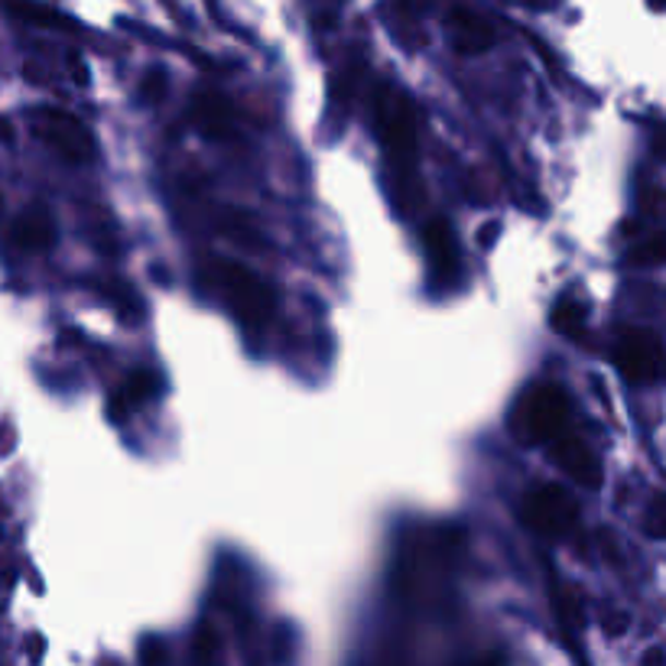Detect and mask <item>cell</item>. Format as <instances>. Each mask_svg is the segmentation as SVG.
I'll use <instances>...</instances> for the list:
<instances>
[{
	"label": "cell",
	"mask_w": 666,
	"mask_h": 666,
	"mask_svg": "<svg viewBox=\"0 0 666 666\" xmlns=\"http://www.w3.org/2000/svg\"><path fill=\"white\" fill-rule=\"evenodd\" d=\"M209 280L218 286V293L228 299L231 312L245 325H264L266 319L273 316L276 296L254 270H248L238 261H215L209 266Z\"/></svg>",
	"instance_id": "cell-1"
},
{
	"label": "cell",
	"mask_w": 666,
	"mask_h": 666,
	"mask_svg": "<svg viewBox=\"0 0 666 666\" xmlns=\"http://www.w3.org/2000/svg\"><path fill=\"white\" fill-rule=\"evenodd\" d=\"M374 124H378V136L384 140L391 159L400 169L413 166L416 159V115L409 98L394 88V85H381L374 95Z\"/></svg>",
	"instance_id": "cell-2"
},
{
	"label": "cell",
	"mask_w": 666,
	"mask_h": 666,
	"mask_svg": "<svg viewBox=\"0 0 666 666\" xmlns=\"http://www.w3.org/2000/svg\"><path fill=\"white\" fill-rule=\"evenodd\" d=\"M511 423L524 442H549L569 423V397L552 384H536L518 400Z\"/></svg>",
	"instance_id": "cell-3"
},
{
	"label": "cell",
	"mask_w": 666,
	"mask_h": 666,
	"mask_svg": "<svg viewBox=\"0 0 666 666\" xmlns=\"http://www.w3.org/2000/svg\"><path fill=\"white\" fill-rule=\"evenodd\" d=\"M33 133L46 140L62 159L69 163H92L95 159V136L92 131L62 108L33 111Z\"/></svg>",
	"instance_id": "cell-4"
},
{
	"label": "cell",
	"mask_w": 666,
	"mask_h": 666,
	"mask_svg": "<svg viewBox=\"0 0 666 666\" xmlns=\"http://www.w3.org/2000/svg\"><path fill=\"white\" fill-rule=\"evenodd\" d=\"M521 514H524L531 531H536L539 536H549V539L569 536L575 521H579V508H575L572 495L566 488H559V485L533 488L531 495L524 498Z\"/></svg>",
	"instance_id": "cell-5"
},
{
	"label": "cell",
	"mask_w": 666,
	"mask_h": 666,
	"mask_svg": "<svg viewBox=\"0 0 666 666\" xmlns=\"http://www.w3.org/2000/svg\"><path fill=\"white\" fill-rule=\"evenodd\" d=\"M618 368L631 384H657L664 374V345L647 329H631L618 345Z\"/></svg>",
	"instance_id": "cell-6"
},
{
	"label": "cell",
	"mask_w": 666,
	"mask_h": 666,
	"mask_svg": "<svg viewBox=\"0 0 666 666\" xmlns=\"http://www.w3.org/2000/svg\"><path fill=\"white\" fill-rule=\"evenodd\" d=\"M549 445V459H552V465L556 468H562L575 485H582V488H602V478H605V472H602V462H598V455L582 442V439H575V436H556V439H549L546 442Z\"/></svg>",
	"instance_id": "cell-7"
},
{
	"label": "cell",
	"mask_w": 666,
	"mask_h": 666,
	"mask_svg": "<svg viewBox=\"0 0 666 666\" xmlns=\"http://www.w3.org/2000/svg\"><path fill=\"white\" fill-rule=\"evenodd\" d=\"M192 121L209 140H231L235 136V108L218 92H199L192 98Z\"/></svg>",
	"instance_id": "cell-8"
},
{
	"label": "cell",
	"mask_w": 666,
	"mask_h": 666,
	"mask_svg": "<svg viewBox=\"0 0 666 666\" xmlns=\"http://www.w3.org/2000/svg\"><path fill=\"white\" fill-rule=\"evenodd\" d=\"M449 26V36H452V46L465 56H478L485 49H491L495 43V29L468 7H455L445 20Z\"/></svg>",
	"instance_id": "cell-9"
},
{
	"label": "cell",
	"mask_w": 666,
	"mask_h": 666,
	"mask_svg": "<svg viewBox=\"0 0 666 666\" xmlns=\"http://www.w3.org/2000/svg\"><path fill=\"white\" fill-rule=\"evenodd\" d=\"M423 245L429 254V266L439 280H452L459 273V248H455V238H452V228L445 218H432L423 228Z\"/></svg>",
	"instance_id": "cell-10"
},
{
	"label": "cell",
	"mask_w": 666,
	"mask_h": 666,
	"mask_svg": "<svg viewBox=\"0 0 666 666\" xmlns=\"http://www.w3.org/2000/svg\"><path fill=\"white\" fill-rule=\"evenodd\" d=\"M13 241L23 248V251H46L56 245V222L49 215V209L43 205H29L16 225H13Z\"/></svg>",
	"instance_id": "cell-11"
},
{
	"label": "cell",
	"mask_w": 666,
	"mask_h": 666,
	"mask_svg": "<svg viewBox=\"0 0 666 666\" xmlns=\"http://www.w3.org/2000/svg\"><path fill=\"white\" fill-rule=\"evenodd\" d=\"M156 391H159V378H156L153 371H133L131 378L121 384V391L111 397L108 409H111L115 419H124V416L131 413V406L146 403L150 397H156Z\"/></svg>",
	"instance_id": "cell-12"
},
{
	"label": "cell",
	"mask_w": 666,
	"mask_h": 666,
	"mask_svg": "<svg viewBox=\"0 0 666 666\" xmlns=\"http://www.w3.org/2000/svg\"><path fill=\"white\" fill-rule=\"evenodd\" d=\"M10 10H13L20 20L33 23V26L62 29V33L75 29V23H72L66 13H59V10H52V7H46V3H33V0H10Z\"/></svg>",
	"instance_id": "cell-13"
},
{
	"label": "cell",
	"mask_w": 666,
	"mask_h": 666,
	"mask_svg": "<svg viewBox=\"0 0 666 666\" xmlns=\"http://www.w3.org/2000/svg\"><path fill=\"white\" fill-rule=\"evenodd\" d=\"M585 319H588V312H585L582 302H575V299H559L556 309H552V316H549V325H552L559 335L575 338V335L585 329Z\"/></svg>",
	"instance_id": "cell-14"
},
{
	"label": "cell",
	"mask_w": 666,
	"mask_h": 666,
	"mask_svg": "<svg viewBox=\"0 0 666 666\" xmlns=\"http://www.w3.org/2000/svg\"><path fill=\"white\" fill-rule=\"evenodd\" d=\"M192 661L195 666H225L222 657V638L212 625H202L195 631V641H192Z\"/></svg>",
	"instance_id": "cell-15"
},
{
	"label": "cell",
	"mask_w": 666,
	"mask_h": 666,
	"mask_svg": "<svg viewBox=\"0 0 666 666\" xmlns=\"http://www.w3.org/2000/svg\"><path fill=\"white\" fill-rule=\"evenodd\" d=\"M222 231L225 235H231L235 241H241L245 248H264V241H261V235L254 231V225L248 222V218H241V215H228L225 222H222Z\"/></svg>",
	"instance_id": "cell-16"
},
{
	"label": "cell",
	"mask_w": 666,
	"mask_h": 666,
	"mask_svg": "<svg viewBox=\"0 0 666 666\" xmlns=\"http://www.w3.org/2000/svg\"><path fill=\"white\" fill-rule=\"evenodd\" d=\"M166 88H169V79H166V72H163V69L146 72V75H143V82H140V95H143L150 105L163 102V98H166Z\"/></svg>",
	"instance_id": "cell-17"
},
{
	"label": "cell",
	"mask_w": 666,
	"mask_h": 666,
	"mask_svg": "<svg viewBox=\"0 0 666 666\" xmlns=\"http://www.w3.org/2000/svg\"><path fill=\"white\" fill-rule=\"evenodd\" d=\"M556 608H559V618L566 621V625H579L582 621V611H579V605H575V598H572V592L569 588H556Z\"/></svg>",
	"instance_id": "cell-18"
},
{
	"label": "cell",
	"mask_w": 666,
	"mask_h": 666,
	"mask_svg": "<svg viewBox=\"0 0 666 666\" xmlns=\"http://www.w3.org/2000/svg\"><path fill=\"white\" fill-rule=\"evenodd\" d=\"M634 264H644V266L664 264V238L654 235L644 248H638V251H634Z\"/></svg>",
	"instance_id": "cell-19"
},
{
	"label": "cell",
	"mask_w": 666,
	"mask_h": 666,
	"mask_svg": "<svg viewBox=\"0 0 666 666\" xmlns=\"http://www.w3.org/2000/svg\"><path fill=\"white\" fill-rule=\"evenodd\" d=\"M163 657H166V651H163L159 641H146L143 651H140V664L143 666H159L163 664Z\"/></svg>",
	"instance_id": "cell-20"
},
{
	"label": "cell",
	"mask_w": 666,
	"mask_h": 666,
	"mask_svg": "<svg viewBox=\"0 0 666 666\" xmlns=\"http://www.w3.org/2000/svg\"><path fill=\"white\" fill-rule=\"evenodd\" d=\"M651 514H654V518H651V536H654V539H661V536H664V524H661V521H664V495H657V498H654Z\"/></svg>",
	"instance_id": "cell-21"
},
{
	"label": "cell",
	"mask_w": 666,
	"mask_h": 666,
	"mask_svg": "<svg viewBox=\"0 0 666 666\" xmlns=\"http://www.w3.org/2000/svg\"><path fill=\"white\" fill-rule=\"evenodd\" d=\"M628 631V615H608L605 618V634L608 638H621Z\"/></svg>",
	"instance_id": "cell-22"
},
{
	"label": "cell",
	"mask_w": 666,
	"mask_h": 666,
	"mask_svg": "<svg viewBox=\"0 0 666 666\" xmlns=\"http://www.w3.org/2000/svg\"><path fill=\"white\" fill-rule=\"evenodd\" d=\"M69 62H72V75H75V82H79L82 88H88V82H92V79H88V66L82 62V56H72Z\"/></svg>",
	"instance_id": "cell-23"
},
{
	"label": "cell",
	"mask_w": 666,
	"mask_h": 666,
	"mask_svg": "<svg viewBox=\"0 0 666 666\" xmlns=\"http://www.w3.org/2000/svg\"><path fill=\"white\" fill-rule=\"evenodd\" d=\"M498 235H501V225L491 222V225H485V228L478 231V245H481V248H491V245L498 241Z\"/></svg>",
	"instance_id": "cell-24"
},
{
	"label": "cell",
	"mask_w": 666,
	"mask_h": 666,
	"mask_svg": "<svg viewBox=\"0 0 666 666\" xmlns=\"http://www.w3.org/2000/svg\"><path fill=\"white\" fill-rule=\"evenodd\" d=\"M13 429H10V423H0V455H7L10 449H13Z\"/></svg>",
	"instance_id": "cell-25"
},
{
	"label": "cell",
	"mask_w": 666,
	"mask_h": 666,
	"mask_svg": "<svg viewBox=\"0 0 666 666\" xmlns=\"http://www.w3.org/2000/svg\"><path fill=\"white\" fill-rule=\"evenodd\" d=\"M13 140H16V131H13V124H10L7 118H0V143H3V146H10Z\"/></svg>",
	"instance_id": "cell-26"
},
{
	"label": "cell",
	"mask_w": 666,
	"mask_h": 666,
	"mask_svg": "<svg viewBox=\"0 0 666 666\" xmlns=\"http://www.w3.org/2000/svg\"><path fill=\"white\" fill-rule=\"evenodd\" d=\"M514 3H521L527 10H552L556 7V0H514Z\"/></svg>",
	"instance_id": "cell-27"
},
{
	"label": "cell",
	"mask_w": 666,
	"mask_h": 666,
	"mask_svg": "<svg viewBox=\"0 0 666 666\" xmlns=\"http://www.w3.org/2000/svg\"><path fill=\"white\" fill-rule=\"evenodd\" d=\"M43 654H46V641H43V638H29V657L39 661Z\"/></svg>",
	"instance_id": "cell-28"
},
{
	"label": "cell",
	"mask_w": 666,
	"mask_h": 666,
	"mask_svg": "<svg viewBox=\"0 0 666 666\" xmlns=\"http://www.w3.org/2000/svg\"><path fill=\"white\" fill-rule=\"evenodd\" d=\"M661 661H664V654H661V647H654V651L647 654V666H661Z\"/></svg>",
	"instance_id": "cell-29"
},
{
	"label": "cell",
	"mask_w": 666,
	"mask_h": 666,
	"mask_svg": "<svg viewBox=\"0 0 666 666\" xmlns=\"http://www.w3.org/2000/svg\"><path fill=\"white\" fill-rule=\"evenodd\" d=\"M651 7H654V10H664V0H651Z\"/></svg>",
	"instance_id": "cell-30"
},
{
	"label": "cell",
	"mask_w": 666,
	"mask_h": 666,
	"mask_svg": "<svg viewBox=\"0 0 666 666\" xmlns=\"http://www.w3.org/2000/svg\"><path fill=\"white\" fill-rule=\"evenodd\" d=\"M475 666H498L495 661H481V664H475Z\"/></svg>",
	"instance_id": "cell-31"
}]
</instances>
